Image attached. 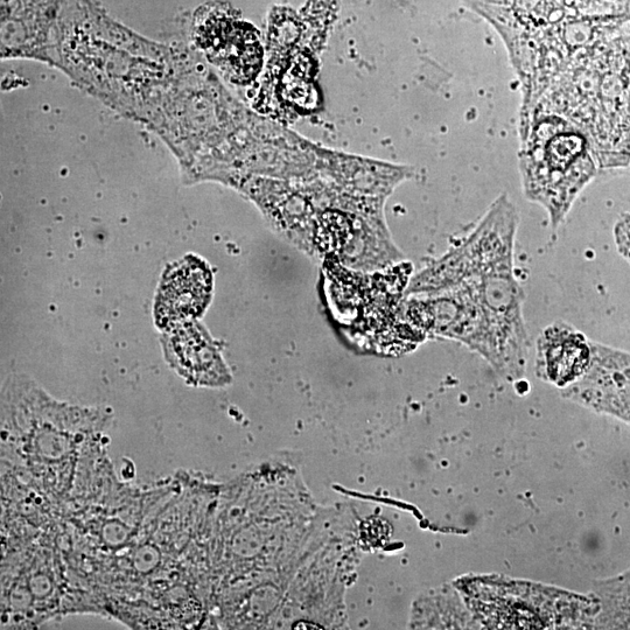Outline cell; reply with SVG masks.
Masks as SVG:
<instances>
[{
  "label": "cell",
  "instance_id": "obj_1",
  "mask_svg": "<svg viewBox=\"0 0 630 630\" xmlns=\"http://www.w3.org/2000/svg\"><path fill=\"white\" fill-rule=\"evenodd\" d=\"M535 111L562 116L590 140L602 170L630 165V26L574 59Z\"/></svg>",
  "mask_w": 630,
  "mask_h": 630
},
{
  "label": "cell",
  "instance_id": "obj_2",
  "mask_svg": "<svg viewBox=\"0 0 630 630\" xmlns=\"http://www.w3.org/2000/svg\"><path fill=\"white\" fill-rule=\"evenodd\" d=\"M524 194L556 229L599 171L590 140L566 118L535 111L518 154Z\"/></svg>",
  "mask_w": 630,
  "mask_h": 630
},
{
  "label": "cell",
  "instance_id": "obj_3",
  "mask_svg": "<svg viewBox=\"0 0 630 630\" xmlns=\"http://www.w3.org/2000/svg\"><path fill=\"white\" fill-rule=\"evenodd\" d=\"M485 629H581L592 625L593 602L562 588L508 577L473 576L455 583Z\"/></svg>",
  "mask_w": 630,
  "mask_h": 630
},
{
  "label": "cell",
  "instance_id": "obj_4",
  "mask_svg": "<svg viewBox=\"0 0 630 630\" xmlns=\"http://www.w3.org/2000/svg\"><path fill=\"white\" fill-rule=\"evenodd\" d=\"M518 224L515 203L501 194L464 241L410 279L406 296L451 289L500 259L514 256Z\"/></svg>",
  "mask_w": 630,
  "mask_h": 630
},
{
  "label": "cell",
  "instance_id": "obj_5",
  "mask_svg": "<svg viewBox=\"0 0 630 630\" xmlns=\"http://www.w3.org/2000/svg\"><path fill=\"white\" fill-rule=\"evenodd\" d=\"M403 319L426 336L462 343L481 355L486 319L478 286L473 279L444 291L409 296Z\"/></svg>",
  "mask_w": 630,
  "mask_h": 630
},
{
  "label": "cell",
  "instance_id": "obj_6",
  "mask_svg": "<svg viewBox=\"0 0 630 630\" xmlns=\"http://www.w3.org/2000/svg\"><path fill=\"white\" fill-rule=\"evenodd\" d=\"M318 261L333 259L349 269L373 271L387 269L401 262L404 255L392 242L387 228L375 226L368 220L341 213L326 212L318 215Z\"/></svg>",
  "mask_w": 630,
  "mask_h": 630
},
{
  "label": "cell",
  "instance_id": "obj_7",
  "mask_svg": "<svg viewBox=\"0 0 630 630\" xmlns=\"http://www.w3.org/2000/svg\"><path fill=\"white\" fill-rule=\"evenodd\" d=\"M213 296V273L201 258L187 256L168 268L161 279L154 319L161 329H172L200 317Z\"/></svg>",
  "mask_w": 630,
  "mask_h": 630
},
{
  "label": "cell",
  "instance_id": "obj_8",
  "mask_svg": "<svg viewBox=\"0 0 630 630\" xmlns=\"http://www.w3.org/2000/svg\"><path fill=\"white\" fill-rule=\"evenodd\" d=\"M592 360V340L567 322H552L538 335L536 376L560 390L583 378Z\"/></svg>",
  "mask_w": 630,
  "mask_h": 630
},
{
  "label": "cell",
  "instance_id": "obj_9",
  "mask_svg": "<svg viewBox=\"0 0 630 630\" xmlns=\"http://www.w3.org/2000/svg\"><path fill=\"white\" fill-rule=\"evenodd\" d=\"M165 340L167 360L193 384L220 387L230 382L229 370L206 329L195 320L170 329Z\"/></svg>",
  "mask_w": 630,
  "mask_h": 630
},
{
  "label": "cell",
  "instance_id": "obj_10",
  "mask_svg": "<svg viewBox=\"0 0 630 630\" xmlns=\"http://www.w3.org/2000/svg\"><path fill=\"white\" fill-rule=\"evenodd\" d=\"M499 33L504 46L570 17L564 0H464Z\"/></svg>",
  "mask_w": 630,
  "mask_h": 630
},
{
  "label": "cell",
  "instance_id": "obj_11",
  "mask_svg": "<svg viewBox=\"0 0 630 630\" xmlns=\"http://www.w3.org/2000/svg\"><path fill=\"white\" fill-rule=\"evenodd\" d=\"M252 193L278 233L318 261L315 248L318 217L311 206L290 189L276 185L262 184L259 189L257 186L252 189Z\"/></svg>",
  "mask_w": 630,
  "mask_h": 630
},
{
  "label": "cell",
  "instance_id": "obj_12",
  "mask_svg": "<svg viewBox=\"0 0 630 630\" xmlns=\"http://www.w3.org/2000/svg\"><path fill=\"white\" fill-rule=\"evenodd\" d=\"M570 17L621 16L630 13V0H564Z\"/></svg>",
  "mask_w": 630,
  "mask_h": 630
},
{
  "label": "cell",
  "instance_id": "obj_13",
  "mask_svg": "<svg viewBox=\"0 0 630 630\" xmlns=\"http://www.w3.org/2000/svg\"><path fill=\"white\" fill-rule=\"evenodd\" d=\"M616 248L630 264V214L622 215L614 227Z\"/></svg>",
  "mask_w": 630,
  "mask_h": 630
}]
</instances>
